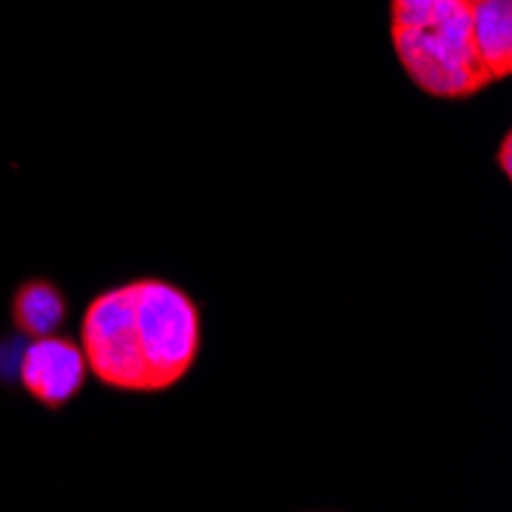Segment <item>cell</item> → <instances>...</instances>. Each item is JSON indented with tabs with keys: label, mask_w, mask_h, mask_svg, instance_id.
<instances>
[{
	"label": "cell",
	"mask_w": 512,
	"mask_h": 512,
	"mask_svg": "<svg viewBox=\"0 0 512 512\" xmlns=\"http://www.w3.org/2000/svg\"><path fill=\"white\" fill-rule=\"evenodd\" d=\"M393 43L411 80L430 96L467 99L491 83L463 0H393Z\"/></svg>",
	"instance_id": "obj_1"
},
{
	"label": "cell",
	"mask_w": 512,
	"mask_h": 512,
	"mask_svg": "<svg viewBox=\"0 0 512 512\" xmlns=\"http://www.w3.org/2000/svg\"><path fill=\"white\" fill-rule=\"evenodd\" d=\"M132 325L151 390H169L191 375L203 347V316L197 301L166 279L126 283Z\"/></svg>",
	"instance_id": "obj_2"
},
{
	"label": "cell",
	"mask_w": 512,
	"mask_h": 512,
	"mask_svg": "<svg viewBox=\"0 0 512 512\" xmlns=\"http://www.w3.org/2000/svg\"><path fill=\"white\" fill-rule=\"evenodd\" d=\"M80 350L86 368L105 387L126 393H151L126 286H114L89 301L80 322Z\"/></svg>",
	"instance_id": "obj_3"
},
{
	"label": "cell",
	"mask_w": 512,
	"mask_h": 512,
	"mask_svg": "<svg viewBox=\"0 0 512 512\" xmlns=\"http://www.w3.org/2000/svg\"><path fill=\"white\" fill-rule=\"evenodd\" d=\"M86 375L80 344L56 332L25 341L16 384L46 411H62L83 393Z\"/></svg>",
	"instance_id": "obj_4"
},
{
	"label": "cell",
	"mask_w": 512,
	"mask_h": 512,
	"mask_svg": "<svg viewBox=\"0 0 512 512\" xmlns=\"http://www.w3.org/2000/svg\"><path fill=\"white\" fill-rule=\"evenodd\" d=\"M10 319L13 329L25 338L56 335L68 319V301L59 283L43 276L22 279L10 298Z\"/></svg>",
	"instance_id": "obj_5"
},
{
	"label": "cell",
	"mask_w": 512,
	"mask_h": 512,
	"mask_svg": "<svg viewBox=\"0 0 512 512\" xmlns=\"http://www.w3.org/2000/svg\"><path fill=\"white\" fill-rule=\"evenodd\" d=\"M470 28L482 68L503 80L512 71V0H473Z\"/></svg>",
	"instance_id": "obj_6"
},
{
	"label": "cell",
	"mask_w": 512,
	"mask_h": 512,
	"mask_svg": "<svg viewBox=\"0 0 512 512\" xmlns=\"http://www.w3.org/2000/svg\"><path fill=\"white\" fill-rule=\"evenodd\" d=\"M25 335H7L0 338V384L4 387H13L16 378H19V359H22V350H25Z\"/></svg>",
	"instance_id": "obj_7"
},
{
	"label": "cell",
	"mask_w": 512,
	"mask_h": 512,
	"mask_svg": "<svg viewBox=\"0 0 512 512\" xmlns=\"http://www.w3.org/2000/svg\"><path fill=\"white\" fill-rule=\"evenodd\" d=\"M497 163H500L503 175H509V172H512V138H509V135H503V142H500V154H497Z\"/></svg>",
	"instance_id": "obj_8"
},
{
	"label": "cell",
	"mask_w": 512,
	"mask_h": 512,
	"mask_svg": "<svg viewBox=\"0 0 512 512\" xmlns=\"http://www.w3.org/2000/svg\"><path fill=\"white\" fill-rule=\"evenodd\" d=\"M463 4H473V0H463Z\"/></svg>",
	"instance_id": "obj_9"
}]
</instances>
